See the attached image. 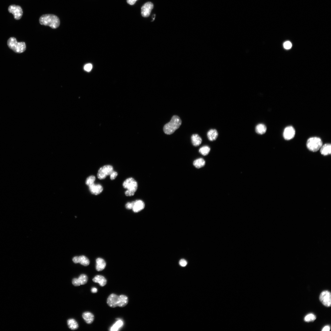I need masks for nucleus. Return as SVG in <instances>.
I'll return each instance as SVG.
<instances>
[{
  "label": "nucleus",
  "mask_w": 331,
  "mask_h": 331,
  "mask_svg": "<svg viewBox=\"0 0 331 331\" xmlns=\"http://www.w3.org/2000/svg\"><path fill=\"white\" fill-rule=\"evenodd\" d=\"M128 303L127 296L124 295L118 296L115 294H112L108 297L107 303L110 307L115 308L117 307H123Z\"/></svg>",
  "instance_id": "1"
},
{
  "label": "nucleus",
  "mask_w": 331,
  "mask_h": 331,
  "mask_svg": "<svg viewBox=\"0 0 331 331\" xmlns=\"http://www.w3.org/2000/svg\"><path fill=\"white\" fill-rule=\"evenodd\" d=\"M39 21L41 25L49 26L53 29L57 28L60 24L59 18L52 14L43 15L40 17Z\"/></svg>",
  "instance_id": "2"
},
{
  "label": "nucleus",
  "mask_w": 331,
  "mask_h": 331,
  "mask_svg": "<svg viewBox=\"0 0 331 331\" xmlns=\"http://www.w3.org/2000/svg\"><path fill=\"white\" fill-rule=\"evenodd\" d=\"M182 120L178 116L174 115L170 121L165 125L163 130L164 133L167 135H171L179 128L182 124Z\"/></svg>",
  "instance_id": "3"
},
{
  "label": "nucleus",
  "mask_w": 331,
  "mask_h": 331,
  "mask_svg": "<svg viewBox=\"0 0 331 331\" xmlns=\"http://www.w3.org/2000/svg\"><path fill=\"white\" fill-rule=\"evenodd\" d=\"M9 47L14 52L18 54L23 53L26 50V46L24 42H18L14 37L9 39L7 42Z\"/></svg>",
  "instance_id": "4"
},
{
  "label": "nucleus",
  "mask_w": 331,
  "mask_h": 331,
  "mask_svg": "<svg viewBox=\"0 0 331 331\" xmlns=\"http://www.w3.org/2000/svg\"><path fill=\"white\" fill-rule=\"evenodd\" d=\"M306 145L309 150L313 152H316L321 148L323 145V142L320 138L312 137L307 140Z\"/></svg>",
  "instance_id": "5"
},
{
  "label": "nucleus",
  "mask_w": 331,
  "mask_h": 331,
  "mask_svg": "<svg viewBox=\"0 0 331 331\" xmlns=\"http://www.w3.org/2000/svg\"><path fill=\"white\" fill-rule=\"evenodd\" d=\"M114 170V167L110 165H104L99 170L97 174V177L100 180H104L108 176H109Z\"/></svg>",
  "instance_id": "6"
},
{
  "label": "nucleus",
  "mask_w": 331,
  "mask_h": 331,
  "mask_svg": "<svg viewBox=\"0 0 331 331\" xmlns=\"http://www.w3.org/2000/svg\"><path fill=\"white\" fill-rule=\"evenodd\" d=\"M123 187L131 192L135 193L138 189V184L135 179L130 177L127 179L123 182Z\"/></svg>",
  "instance_id": "7"
},
{
  "label": "nucleus",
  "mask_w": 331,
  "mask_h": 331,
  "mask_svg": "<svg viewBox=\"0 0 331 331\" xmlns=\"http://www.w3.org/2000/svg\"><path fill=\"white\" fill-rule=\"evenodd\" d=\"M8 11L10 13H12L13 15L14 18L16 20L20 19L23 15V10L18 5H11L8 7Z\"/></svg>",
  "instance_id": "8"
},
{
  "label": "nucleus",
  "mask_w": 331,
  "mask_h": 331,
  "mask_svg": "<svg viewBox=\"0 0 331 331\" xmlns=\"http://www.w3.org/2000/svg\"><path fill=\"white\" fill-rule=\"evenodd\" d=\"M320 300L322 303L326 307H330L331 305V295L328 291H323L320 294Z\"/></svg>",
  "instance_id": "9"
},
{
  "label": "nucleus",
  "mask_w": 331,
  "mask_h": 331,
  "mask_svg": "<svg viewBox=\"0 0 331 331\" xmlns=\"http://www.w3.org/2000/svg\"><path fill=\"white\" fill-rule=\"evenodd\" d=\"M295 135V129L292 126H289L286 127L284 129L283 133V137L285 140H289L293 138Z\"/></svg>",
  "instance_id": "10"
},
{
  "label": "nucleus",
  "mask_w": 331,
  "mask_h": 331,
  "mask_svg": "<svg viewBox=\"0 0 331 331\" xmlns=\"http://www.w3.org/2000/svg\"><path fill=\"white\" fill-rule=\"evenodd\" d=\"M154 7L153 4L150 2L146 3L141 8V14L142 16L148 17L150 15Z\"/></svg>",
  "instance_id": "11"
},
{
  "label": "nucleus",
  "mask_w": 331,
  "mask_h": 331,
  "mask_svg": "<svg viewBox=\"0 0 331 331\" xmlns=\"http://www.w3.org/2000/svg\"><path fill=\"white\" fill-rule=\"evenodd\" d=\"M88 280V278L87 275L85 274H82L79 276L78 278L73 279L72 283L74 286H78L86 284Z\"/></svg>",
  "instance_id": "12"
},
{
  "label": "nucleus",
  "mask_w": 331,
  "mask_h": 331,
  "mask_svg": "<svg viewBox=\"0 0 331 331\" xmlns=\"http://www.w3.org/2000/svg\"><path fill=\"white\" fill-rule=\"evenodd\" d=\"M89 190L91 193L94 195H98L101 194L103 190L102 186L100 184L95 183L89 186Z\"/></svg>",
  "instance_id": "13"
},
{
  "label": "nucleus",
  "mask_w": 331,
  "mask_h": 331,
  "mask_svg": "<svg viewBox=\"0 0 331 331\" xmlns=\"http://www.w3.org/2000/svg\"><path fill=\"white\" fill-rule=\"evenodd\" d=\"M73 261L75 263H80L84 266H87L90 264L89 259L83 255L74 257L73 258Z\"/></svg>",
  "instance_id": "14"
},
{
  "label": "nucleus",
  "mask_w": 331,
  "mask_h": 331,
  "mask_svg": "<svg viewBox=\"0 0 331 331\" xmlns=\"http://www.w3.org/2000/svg\"><path fill=\"white\" fill-rule=\"evenodd\" d=\"M133 206L132 209L135 213H138L143 209L145 207V204L142 200H137L133 201Z\"/></svg>",
  "instance_id": "15"
},
{
  "label": "nucleus",
  "mask_w": 331,
  "mask_h": 331,
  "mask_svg": "<svg viewBox=\"0 0 331 331\" xmlns=\"http://www.w3.org/2000/svg\"><path fill=\"white\" fill-rule=\"evenodd\" d=\"M82 317L86 322L88 324H92L94 321V316L92 313L87 312L84 313Z\"/></svg>",
  "instance_id": "16"
},
{
  "label": "nucleus",
  "mask_w": 331,
  "mask_h": 331,
  "mask_svg": "<svg viewBox=\"0 0 331 331\" xmlns=\"http://www.w3.org/2000/svg\"><path fill=\"white\" fill-rule=\"evenodd\" d=\"M96 268L98 271H103L105 268L106 264L105 260L101 258H98L96 260Z\"/></svg>",
  "instance_id": "17"
},
{
  "label": "nucleus",
  "mask_w": 331,
  "mask_h": 331,
  "mask_svg": "<svg viewBox=\"0 0 331 331\" xmlns=\"http://www.w3.org/2000/svg\"><path fill=\"white\" fill-rule=\"evenodd\" d=\"M93 281L95 283H99L102 287L104 286L107 283L106 278L104 276L100 275L96 276L93 279Z\"/></svg>",
  "instance_id": "18"
},
{
  "label": "nucleus",
  "mask_w": 331,
  "mask_h": 331,
  "mask_svg": "<svg viewBox=\"0 0 331 331\" xmlns=\"http://www.w3.org/2000/svg\"><path fill=\"white\" fill-rule=\"evenodd\" d=\"M321 153L324 156H327L331 153V145L330 144H326L322 146L320 148Z\"/></svg>",
  "instance_id": "19"
},
{
  "label": "nucleus",
  "mask_w": 331,
  "mask_h": 331,
  "mask_svg": "<svg viewBox=\"0 0 331 331\" xmlns=\"http://www.w3.org/2000/svg\"><path fill=\"white\" fill-rule=\"evenodd\" d=\"M207 137L209 140L211 141L216 140L217 138L218 133L217 131L215 129H211L208 132Z\"/></svg>",
  "instance_id": "20"
},
{
  "label": "nucleus",
  "mask_w": 331,
  "mask_h": 331,
  "mask_svg": "<svg viewBox=\"0 0 331 331\" xmlns=\"http://www.w3.org/2000/svg\"><path fill=\"white\" fill-rule=\"evenodd\" d=\"M191 138L193 145L195 147L200 145L202 142V140L201 137L197 134L193 135Z\"/></svg>",
  "instance_id": "21"
},
{
  "label": "nucleus",
  "mask_w": 331,
  "mask_h": 331,
  "mask_svg": "<svg viewBox=\"0 0 331 331\" xmlns=\"http://www.w3.org/2000/svg\"><path fill=\"white\" fill-rule=\"evenodd\" d=\"M267 128L265 125L262 124L258 125L255 128V131L259 135H262L266 133Z\"/></svg>",
  "instance_id": "22"
},
{
  "label": "nucleus",
  "mask_w": 331,
  "mask_h": 331,
  "mask_svg": "<svg viewBox=\"0 0 331 331\" xmlns=\"http://www.w3.org/2000/svg\"><path fill=\"white\" fill-rule=\"evenodd\" d=\"M123 322L122 320H118L110 328V330L112 331H118L123 326Z\"/></svg>",
  "instance_id": "23"
},
{
  "label": "nucleus",
  "mask_w": 331,
  "mask_h": 331,
  "mask_svg": "<svg viewBox=\"0 0 331 331\" xmlns=\"http://www.w3.org/2000/svg\"><path fill=\"white\" fill-rule=\"evenodd\" d=\"M67 323L69 327L72 330H75L78 329L79 325L76 321L73 319H71L67 321Z\"/></svg>",
  "instance_id": "24"
},
{
  "label": "nucleus",
  "mask_w": 331,
  "mask_h": 331,
  "mask_svg": "<svg viewBox=\"0 0 331 331\" xmlns=\"http://www.w3.org/2000/svg\"><path fill=\"white\" fill-rule=\"evenodd\" d=\"M193 164L196 168L199 169L203 167L206 164V162L204 159L200 158L195 160Z\"/></svg>",
  "instance_id": "25"
},
{
  "label": "nucleus",
  "mask_w": 331,
  "mask_h": 331,
  "mask_svg": "<svg viewBox=\"0 0 331 331\" xmlns=\"http://www.w3.org/2000/svg\"><path fill=\"white\" fill-rule=\"evenodd\" d=\"M210 148L207 146H205L201 147L199 150L200 152L203 156H206L209 154Z\"/></svg>",
  "instance_id": "26"
},
{
  "label": "nucleus",
  "mask_w": 331,
  "mask_h": 331,
  "mask_svg": "<svg viewBox=\"0 0 331 331\" xmlns=\"http://www.w3.org/2000/svg\"><path fill=\"white\" fill-rule=\"evenodd\" d=\"M96 180V177L94 175H91L88 177L86 181V184L88 187L94 183Z\"/></svg>",
  "instance_id": "27"
},
{
  "label": "nucleus",
  "mask_w": 331,
  "mask_h": 331,
  "mask_svg": "<svg viewBox=\"0 0 331 331\" xmlns=\"http://www.w3.org/2000/svg\"><path fill=\"white\" fill-rule=\"evenodd\" d=\"M316 319V316L313 314L307 315L304 318V320L306 322H310L314 321Z\"/></svg>",
  "instance_id": "28"
},
{
  "label": "nucleus",
  "mask_w": 331,
  "mask_h": 331,
  "mask_svg": "<svg viewBox=\"0 0 331 331\" xmlns=\"http://www.w3.org/2000/svg\"><path fill=\"white\" fill-rule=\"evenodd\" d=\"M92 69V65L91 63H87L86 64L84 67L85 71L87 72H90Z\"/></svg>",
  "instance_id": "29"
},
{
  "label": "nucleus",
  "mask_w": 331,
  "mask_h": 331,
  "mask_svg": "<svg viewBox=\"0 0 331 331\" xmlns=\"http://www.w3.org/2000/svg\"><path fill=\"white\" fill-rule=\"evenodd\" d=\"M118 172L114 170L109 175L110 179L112 180H113L115 179L118 175Z\"/></svg>",
  "instance_id": "30"
},
{
  "label": "nucleus",
  "mask_w": 331,
  "mask_h": 331,
  "mask_svg": "<svg viewBox=\"0 0 331 331\" xmlns=\"http://www.w3.org/2000/svg\"><path fill=\"white\" fill-rule=\"evenodd\" d=\"M284 47L285 49L287 50L290 49L292 47V44L289 41H287L285 42L284 44Z\"/></svg>",
  "instance_id": "31"
},
{
  "label": "nucleus",
  "mask_w": 331,
  "mask_h": 331,
  "mask_svg": "<svg viewBox=\"0 0 331 331\" xmlns=\"http://www.w3.org/2000/svg\"><path fill=\"white\" fill-rule=\"evenodd\" d=\"M134 205L133 201L131 203L129 202L127 203L125 205V208L128 209H132L133 208Z\"/></svg>",
  "instance_id": "32"
},
{
  "label": "nucleus",
  "mask_w": 331,
  "mask_h": 331,
  "mask_svg": "<svg viewBox=\"0 0 331 331\" xmlns=\"http://www.w3.org/2000/svg\"><path fill=\"white\" fill-rule=\"evenodd\" d=\"M180 264L182 267H186L187 264V261L184 259H182L180 261Z\"/></svg>",
  "instance_id": "33"
},
{
  "label": "nucleus",
  "mask_w": 331,
  "mask_h": 331,
  "mask_svg": "<svg viewBox=\"0 0 331 331\" xmlns=\"http://www.w3.org/2000/svg\"><path fill=\"white\" fill-rule=\"evenodd\" d=\"M135 193L130 191L129 190H126L125 193V195L127 196H133L135 195Z\"/></svg>",
  "instance_id": "34"
},
{
  "label": "nucleus",
  "mask_w": 331,
  "mask_h": 331,
  "mask_svg": "<svg viewBox=\"0 0 331 331\" xmlns=\"http://www.w3.org/2000/svg\"><path fill=\"white\" fill-rule=\"evenodd\" d=\"M138 0H127V3L130 5H134Z\"/></svg>",
  "instance_id": "35"
},
{
  "label": "nucleus",
  "mask_w": 331,
  "mask_h": 331,
  "mask_svg": "<svg viewBox=\"0 0 331 331\" xmlns=\"http://www.w3.org/2000/svg\"><path fill=\"white\" fill-rule=\"evenodd\" d=\"M330 328L329 326H325L322 330L323 331H329L330 330Z\"/></svg>",
  "instance_id": "36"
},
{
  "label": "nucleus",
  "mask_w": 331,
  "mask_h": 331,
  "mask_svg": "<svg viewBox=\"0 0 331 331\" xmlns=\"http://www.w3.org/2000/svg\"><path fill=\"white\" fill-rule=\"evenodd\" d=\"M91 291L93 293H96L97 292L98 290L96 288L93 287Z\"/></svg>",
  "instance_id": "37"
}]
</instances>
